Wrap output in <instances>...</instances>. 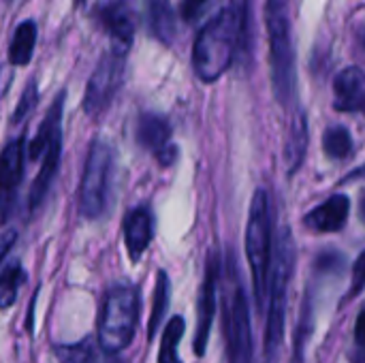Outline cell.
Listing matches in <instances>:
<instances>
[{"instance_id": "6da1fadb", "label": "cell", "mask_w": 365, "mask_h": 363, "mask_svg": "<svg viewBox=\"0 0 365 363\" xmlns=\"http://www.w3.org/2000/svg\"><path fill=\"white\" fill-rule=\"evenodd\" d=\"M293 267H295L293 235L289 229H282L276 240L274 265L269 270V282H267L269 302H267V325H265V363L280 362Z\"/></svg>"}, {"instance_id": "7a4b0ae2", "label": "cell", "mask_w": 365, "mask_h": 363, "mask_svg": "<svg viewBox=\"0 0 365 363\" xmlns=\"http://www.w3.org/2000/svg\"><path fill=\"white\" fill-rule=\"evenodd\" d=\"M237 53V28L231 9L218 11L197 34L192 45V68L205 83L220 79Z\"/></svg>"}, {"instance_id": "3957f363", "label": "cell", "mask_w": 365, "mask_h": 363, "mask_svg": "<svg viewBox=\"0 0 365 363\" xmlns=\"http://www.w3.org/2000/svg\"><path fill=\"white\" fill-rule=\"evenodd\" d=\"M265 21L269 34V66L274 96L282 107H291L295 101V53L291 41V15L289 0H267Z\"/></svg>"}, {"instance_id": "277c9868", "label": "cell", "mask_w": 365, "mask_h": 363, "mask_svg": "<svg viewBox=\"0 0 365 363\" xmlns=\"http://www.w3.org/2000/svg\"><path fill=\"white\" fill-rule=\"evenodd\" d=\"M139 289L113 285L107 289L98 315V344L107 353H122L135 338L139 323Z\"/></svg>"}, {"instance_id": "5b68a950", "label": "cell", "mask_w": 365, "mask_h": 363, "mask_svg": "<svg viewBox=\"0 0 365 363\" xmlns=\"http://www.w3.org/2000/svg\"><path fill=\"white\" fill-rule=\"evenodd\" d=\"M246 257L252 274V291L259 312L265 310V295L272 270V220H269V197L265 188H257L248 225H246Z\"/></svg>"}, {"instance_id": "8992f818", "label": "cell", "mask_w": 365, "mask_h": 363, "mask_svg": "<svg viewBox=\"0 0 365 363\" xmlns=\"http://www.w3.org/2000/svg\"><path fill=\"white\" fill-rule=\"evenodd\" d=\"M222 317H225V340H227L229 363H252L250 308L233 255H229V263H227Z\"/></svg>"}, {"instance_id": "52a82bcc", "label": "cell", "mask_w": 365, "mask_h": 363, "mask_svg": "<svg viewBox=\"0 0 365 363\" xmlns=\"http://www.w3.org/2000/svg\"><path fill=\"white\" fill-rule=\"evenodd\" d=\"M113 169H115V150L113 145L96 137L86 156V167L81 175L79 186V212L88 220H98L107 208L111 197V182H113Z\"/></svg>"}, {"instance_id": "ba28073f", "label": "cell", "mask_w": 365, "mask_h": 363, "mask_svg": "<svg viewBox=\"0 0 365 363\" xmlns=\"http://www.w3.org/2000/svg\"><path fill=\"white\" fill-rule=\"evenodd\" d=\"M62 105H64V92H60L47 111L38 133L34 135L30 143V158H41L38 175L30 190V208H38L43 199L47 197L58 167H60V154H62Z\"/></svg>"}, {"instance_id": "9c48e42d", "label": "cell", "mask_w": 365, "mask_h": 363, "mask_svg": "<svg viewBox=\"0 0 365 363\" xmlns=\"http://www.w3.org/2000/svg\"><path fill=\"white\" fill-rule=\"evenodd\" d=\"M126 58L128 51L120 47H111L101 56L96 68L90 75V81L86 86V96H83V111L92 118L101 116L107 111L111 101L115 98L122 79H124V68H126Z\"/></svg>"}, {"instance_id": "30bf717a", "label": "cell", "mask_w": 365, "mask_h": 363, "mask_svg": "<svg viewBox=\"0 0 365 363\" xmlns=\"http://www.w3.org/2000/svg\"><path fill=\"white\" fill-rule=\"evenodd\" d=\"M218 276H220V259L216 252H212L207 257L205 278H203V285L199 291V302H197V332H195V342H192L197 357H203L207 351L210 332H212V323H214V315H216Z\"/></svg>"}, {"instance_id": "8fae6325", "label": "cell", "mask_w": 365, "mask_h": 363, "mask_svg": "<svg viewBox=\"0 0 365 363\" xmlns=\"http://www.w3.org/2000/svg\"><path fill=\"white\" fill-rule=\"evenodd\" d=\"M98 24L109 34V45L130 51L135 30H137V13L128 0H107L94 11Z\"/></svg>"}, {"instance_id": "7c38bea8", "label": "cell", "mask_w": 365, "mask_h": 363, "mask_svg": "<svg viewBox=\"0 0 365 363\" xmlns=\"http://www.w3.org/2000/svg\"><path fill=\"white\" fill-rule=\"evenodd\" d=\"M137 141L156 154L158 163L163 167L171 165L175 160V145H171V126L169 122L158 113H143L137 120Z\"/></svg>"}, {"instance_id": "4fadbf2b", "label": "cell", "mask_w": 365, "mask_h": 363, "mask_svg": "<svg viewBox=\"0 0 365 363\" xmlns=\"http://www.w3.org/2000/svg\"><path fill=\"white\" fill-rule=\"evenodd\" d=\"M334 107L338 111H365V73L346 66L334 79Z\"/></svg>"}, {"instance_id": "5bb4252c", "label": "cell", "mask_w": 365, "mask_h": 363, "mask_svg": "<svg viewBox=\"0 0 365 363\" xmlns=\"http://www.w3.org/2000/svg\"><path fill=\"white\" fill-rule=\"evenodd\" d=\"M154 235V218L148 208H135L124 218V244L133 263H137L148 250Z\"/></svg>"}, {"instance_id": "9a60e30c", "label": "cell", "mask_w": 365, "mask_h": 363, "mask_svg": "<svg viewBox=\"0 0 365 363\" xmlns=\"http://www.w3.org/2000/svg\"><path fill=\"white\" fill-rule=\"evenodd\" d=\"M351 201L346 195H334L319 208H314L310 214H306L304 225L317 233H334L340 231L349 218Z\"/></svg>"}, {"instance_id": "2e32d148", "label": "cell", "mask_w": 365, "mask_h": 363, "mask_svg": "<svg viewBox=\"0 0 365 363\" xmlns=\"http://www.w3.org/2000/svg\"><path fill=\"white\" fill-rule=\"evenodd\" d=\"M306 148H308V124H306V116L302 109H297L287 126V135H284V163H287V173L293 175L306 156Z\"/></svg>"}, {"instance_id": "e0dca14e", "label": "cell", "mask_w": 365, "mask_h": 363, "mask_svg": "<svg viewBox=\"0 0 365 363\" xmlns=\"http://www.w3.org/2000/svg\"><path fill=\"white\" fill-rule=\"evenodd\" d=\"M24 156H26V139L17 137L4 145L0 152V190L11 193L19 186L24 175Z\"/></svg>"}, {"instance_id": "ac0fdd59", "label": "cell", "mask_w": 365, "mask_h": 363, "mask_svg": "<svg viewBox=\"0 0 365 363\" xmlns=\"http://www.w3.org/2000/svg\"><path fill=\"white\" fill-rule=\"evenodd\" d=\"M150 32L165 45H169L175 36V13L169 0H145Z\"/></svg>"}, {"instance_id": "d6986e66", "label": "cell", "mask_w": 365, "mask_h": 363, "mask_svg": "<svg viewBox=\"0 0 365 363\" xmlns=\"http://www.w3.org/2000/svg\"><path fill=\"white\" fill-rule=\"evenodd\" d=\"M36 47V24L34 19H26L15 28V34L9 45V62L15 66L30 64Z\"/></svg>"}, {"instance_id": "ffe728a7", "label": "cell", "mask_w": 365, "mask_h": 363, "mask_svg": "<svg viewBox=\"0 0 365 363\" xmlns=\"http://www.w3.org/2000/svg\"><path fill=\"white\" fill-rule=\"evenodd\" d=\"M171 302V282L167 272H158L156 276V287H154V304H152V315H150V323H148V340L152 342Z\"/></svg>"}, {"instance_id": "44dd1931", "label": "cell", "mask_w": 365, "mask_h": 363, "mask_svg": "<svg viewBox=\"0 0 365 363\" xmlns=\"http://www.w3.org/2000/svg\"><path fill=\"white\" fill-rule=\"evenodd\" d=\"M24 280H26V272L19 261H13L2 270V274H0V310H9L15 304Z\"/></svg>"}, {"instance_id": "7402d4cb", "label": "cell", "mask_w": 365, "mask_h": 363, "mask_svg": "<svg viewBox=\"0 0 365 363\" xmlns=\"http://www.w3.org/2000/svg\"><path fill=\"white\" fill-rule=\"evenodd\" d=\"M184 329H186V321L184 317H173L169 321V325L165 327V334H163V340H160V353H158V363H182L178 357V347H180V340L184 336Z\"/></svg>"}, {"instance_id": "603a6c76", "label": "cell", "mask_w": 365, "mask_h": 363, "mask_svg": "<svg viewBox=\"0 0 365 363\" xmlns=\"http://www.w3.org/2000/svg\"><path fill=\"white\" fill-rule=\"evenodd\" d=\"M233 17H235V28H237V53L246 56L250 51V9L252 0H231L229 4Z\"/></svg>"}, {"instance_id": "cb8c5ba5", "label": "cell", "mask_w": 365, "mask_h": 363, "mask_svg": "<svg viewBox=\"0 0 365 363\" xmlns=\"http://www.w3.org/2000/svg\"><path fill=\"white\" fill-rule=\"evenodd\" d=\"M323 150L329 158H346L353 150L351 133L344 126H329L323 135Z\"/></svg>"}, {"instance_id": "d4e9b609", "label": "cell", "mask_w": 365, "mask_h": 363, "mask_svg": "<svg viewBox=\"0 0 365 363\" xmlns=\"http://www.w3.org/2000/svg\"><path fill=\"white\" fill-rule=\"evenodd\" d=\"M53 353L60 363H86L92 357L94 347L90 340H81L77 344H56Z\"/></svg>"}, {"instance_id": "484cf974", "label": "cell", "mask_w": 365, "mask_h": 363, "mask_svg": "<svg viewBox=\"0 0 365 363\" xmlns=\"http://www.w3.org/2000/svg\"><path fill=\"white\" fill-rule=\"evenodd\" d=\"M36 101H38V90H36V79H32V81H28L26 90L21 92L19 105H17L15 113L11 116V122H13V124L21 122V120L32 111V107L36 105Z\"/></svg>"}, {"instance_id": "4316f807", "label": "cell", "mask_w": 365, "mask_h": 363, "mask_svg": "<svg viewBox=\"0 0 365 363\" xmlns=\"http://www.w3.org/2000/svg\"><path fill=\"white\" fill-rule=\"evenodd\" d=\"M365 289V250L357 257L353 263V280H351V291L349 297H357Z\"/></svg>"}, {"instance_id": "83f0119b", "label": "cell", "mask_w": 365, "mask_h": 363, "mask_svg": "<svg viewBox=\"0 0 365 363\" xmlns=\"http://www.w3.org/2000/svg\"><path fill=\"white\" fill-rule=\"evenodd\" d=\"M353 340H355V353H357V357L361 362H365V308H361V312L357 315Z\"/></svg>"}, {"instance_id": "f1b7e54d", "label": "cell", "mask_w": 365, "mask_h": 363, "mask_svg": "<svg viewBox=\"0 0 365 363\" xmlns=\"http://www.w3.org/2000/svg\"><path fill=\"white\" fill-rule=\"evenodd\" d=\"M207 2L210 0H182V17L186 21H195L201 15V11L207 6Z\"/></svg>"}, {"instance_id": "f546056e", "label": "cell", "mask_w": 365, "mask_h": 363, "mask_svg": "<svg viewBox=\"0 0 365 363\" xmlns=\"http://www.w3.org/2000/svg\"><path fill=\"white\" fill-rule=\"evenodd\" d=\"M15 242H17V231L15 229H9V231L0 233V263L6 259V255L11 252Z\"/></svg>"}, {"instance_id": "4dcf8cb0", "label": "cell", "mask_w": 365, "mask_h": 363, "mask_svg": "<svg viewBox=\"0 0 365 363\" xmlns=\"http://www.w3.org/2000/svg\"><path fill=\"white\" fill-rule=\"evenodd\" d=\"M86 363H122V362L118 359V355H115V353H107V351H103V353H92V357H90Z\"/></svg>"}, {"instance_id": "1f68e13d", "label": "cell", "mask_w": 365, "mask_h": 363, "mask_svg": "<svg viewBox=\"0 0 365 363\" xmlns=\"http://www.w3.org/2000/svg\"><path fill=\"white\" fill-rule=\"evenodd\" d=\"M353 180H365V163L361 165V167H357L344 182H353Z\"/></svg>"}, {"instance_id": "d6a6232c", "label": "cell", "mask_w": 365, "mask_h": 363, "mask_svg": "<svg viewBox=\"0 0 365 363\" xmlns=\"http://www.w3.org/2000/svg\"><path fill=\"white\" fill-rule=\"evenodd\" d=\"M359 216H361V220L365 223V193L361 195V199H359Z\"/></svg>"}, {"instance_id": "836d02e7", "label": "cell", "mask_w": 365, "mask_h": 363, "mask_svg": "<svg viewBox=\"0 0 365 363\" xmlns=\"http://www.w3.org/2000/svg\"><path fill=\"white\" fill-rule=\"evenodd\" d=\"M359 41H361V45H365V24L361 26V30H359Z\"/></svg>"}, {"instance_id": "e575fe53", "label": "cell", "mask_w": 365, "mask_h": 363, "mask_svg": "<svg viewBox=\"0 0 365 363\" xmlns=\"http://www.w3.org/2000/svg\"><path fill=\"white\" fill-rule=\"evenodd\" d=\"M79 2H81V0H79Z\"/></svg>"}]
</instances>
